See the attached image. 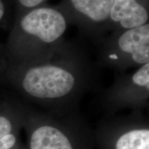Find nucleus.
<instances>
[{"label": "nucleus", "mask_w": 149, "mask_h": 149, "mask_svg": "<svg viewBox=\"0 0 149 149\" xmlns=\"http://www.w3.org/2000/svg\"><path fill=\"white\" fill-rule=\"evenodd\" d=\"M15 15L31 10L46 3V0H15Z\"/></svg>", "instance_id": "obj_10"}, {"label": "nucleus", "mask_w": 149, "mask_h": 149, "mask_svg": "<svg viewBox=\"0 0 149 149\" xmlns=\"http://www.w3.org/2000/svg\"><path fill=\"white\" fill-rule=\"evenodd\" d=\"M22 117L21 109L12 103L7 102L0 111V138L15 132L16 122L21 121Z\"/></svg>", "instance_id": "obj_9"}, {"label": "nucleus", "mask_w": 149, "mask_h": 149, "mask_svg": "<svg viewBox=\"0 0 149 149\" xmlns=\"http://www.w3.org/2000/svg\"><path fill=\"white\" fill-rule=\"evenodd\" d=\"M113 0H61L57 6L70 24L97 44L109 32L110 13Z\"/></svg>", "instance_id": "obj_4"}, {"label": "nucleus", "mask_w": 149, "mask_h": 149, "mask_svg": "<svg viewBox=\"0 0 149 149\" xmlns=\"http://www.w3.org/2000/svg\"><path fill=\"white\" fill-rule=\"evenodd\" d=\"M30 149H72L68 137L60 130L49 124L35 128L30 139Z\"/></svg>", "instance_id": "obj_7"}, {"label": "nucleus", "mask_w": 149, "mask_h": 149, "mask_svg": "<svg viewBox=\"0 0 149 149\" xmlns=\"http://www.w3.org/2000/svg\"><path fill=\"white\" fill-rule=\"evenodd\" d=\"M17 143V137L14 132L7 134L0 138V149H14Z\"/></svg>", "instance_id": "obj_11"}, {"label": "nucleus", "mask_w": 149, "mask_h": 149, "mask_svg": "<svg viewBox=\"0 0 149 149\" xmlns=\"http://www.w3.org/2000/svg\"><path fill=\"white\" fill-rule=\"evenodd\" d=\"M96 65L118 72L149 63V23L111 31L98 43Z\"/></svg>", "instance_id": "obj_3"}, {"label": "nucleus", "mask_w": 149, "mask_h": 149, "mask_svg": "<svg viewBox=\"0 0 149 149\" xmlns=\"http://www.w3.org/2000/svg\"><path fill=\"white\" fill-rule=\"evenodd\" d=\"M98 77L97 66L88 53L69 42H64L42 60L13 64L0 62V82L37 102L70 100Z\"/></svg>", "instance_id": "obj_1"}, {"label": "nucleus", "mask_w": 149, "mask_h": 149, "mask_svg": "<svg viewBox=\"0 0 149 149\" xmlns=\"http://www.w3.org/2000/svg\"><path fill=\"white\" fill-rule=\"evenodd\" d=\"M69 22L57 5L44 3L15 15L10 32L0 51V62L22 64L42 60L64 43Z\"/></svg>", "instance_id": "obj_2"}, {"label": "nucleus", "mask_w": 149, "mask_h": 149, "mask_svg": "<svg viewBox=\"0 0 149 149\" xmlns=\"http://www.w3.org/2000/svg\"><path fill=\"white\" fill-rule=\"evenodd\" d=\"M148 91L149 63L132 73L118 72L109 97L116 102H142L148 96Z\"/></svg>", "instance_id": "obj_5"}, {"label": "nucleus", "mask_w": 149, "mask_h": 149, "mask_svg": "<svg viewBox=\"0 0 149 149\" xmlns=\"http://www.w3.org/2000/svg\"><path fill=\"white\" fill-rule=\"evenodd\" d=\"M7 8L6 6L5 2L3 0H0V27L2 25L3 21H4L6 16ZM2 45L0 44V51L1 50Z\"/></svg>", "instance_id": "obj_12"}, {"label": "nucleus", "mask_w": 149, "mask_h": 149, "mask_svg": "<svg viewBox=\"0 0 149 149\" xmlns=\"http://www.w3.org/2000/svg\"><path fill=\"white\" fill-rule=\"evenodd\" d=\"M149 0H113L110 31L135 28L148 23Z\"/></svg>", "instance_id": "obj_6"}, {"label": "nucleus", "mask_w": 149, "mask_h": 149, "mask_svg": "<svg viewBox=\"0 0 149 149\" xmlns=\"http://www.w3.org/2000/svg\"><path fill=\"white\" fill-rule=\"evenodd\" d=\"M116 149H149V130L138 128L123 134L117 141Z\"/></svg>", "instance_id": "obj_8"}]
</instances>
